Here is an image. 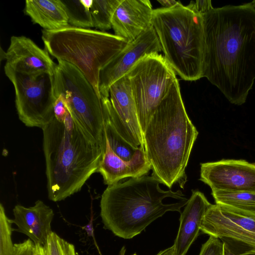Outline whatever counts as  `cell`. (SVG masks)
<instances>
[{
  "instance_id": "cell-1",
  "label": "cell",
  "mask_w": 255,
  "mask_h": 255,
  "mask_svg": "<svg viewBox=\"0 0 255 255\" xmlns=\"http://www.w3.org/2000/svg\"><path fill=\"white\" fill-rule=\"evenodd\" d=\"M202 15L203 77L231 103L242 105L255 80V8L251 2L228 5Z\"/></svg>"
},
{
  "instance_id": "cell-2",
  "label": "cell",
  "mask_w": 255,
  "mask_h": 255,
  "mask_svg": "<svg viewBox=\"0 0 255 255\" xmlns=\"http://www.w3.org/2000/svg\"><path fill=\"white\" fill-rule=\"evenodd\" d=\"M198 135L187 114L177 79L143 134L151 176L169 188L177 183L183 188L187 181L185 169Z\"/></svg>"
},
{
  "instance_id": "cell-3",
  "label": "cell",
  "mask_w": 255,
  "mask_h": 255,
  "mask_svg": "<svg viewBox=\"0 0 255 255\" xmlns=\"http://www.w3.org/2000/svg\"><path fill=\"white\" fill-rule=\"evenodd\" d=\"M49 199L60 201L80 191L97 172L106 149L90 137L71 112L42 129Z\"/></svg>"
},
{
  "instance_id": "cell-4",
  "label": "cell",
  "mask_w": 255,
  "mask_h": 255,
  "mask_svg": "<svg viewBox=\"0 0 255 255\" xmlns=\"http://www.w3.org/2000/svg\"><path fill=\"white\" fill-rule=\"evenodd\" d=\"M152 176L130 178L108 186L100 202L104 228L115 236L130 239L168 211H177L187 204L180 190L161 189Z\"/></svg>"
},
{
  "instance_id": "cell-5",
  "label": "cell",
  "mask_w": 255,
  "mask_h": 255,
  "mask_svg": "<svg viewBox=\"0 0 255 255\" xmlns=\"http://www.w3.org/2000/svg\"><path fill=\"white\" fill-rule=\"evenodd\" d=\"M153 26L164 57L185 81L203 77L205 38L203 15L184 6L153 9Z\"/></svg>"
},
{
  "instance_id": "cell-6",
  "label": "cell",
  "mask_w": 255,
  "mask_h": 255,
  "mask_svg": "<svg viewBox=\"0 0 255 255\" xmlns=\"http://www.w3.org/2000/svg\"><path fill=\"white\" fill-rule=\"evenodd\" d=\"M42 39L49 54L76 67L100 98L101 70L128 44L115 34L71 26L55 30L43 29Z\"/></svg>"
},
{
  "instance_id": "cell-7",
  "label": "cell",
  "mask_w": 255,
  "mask_h": 255,
  "mask_svg": "<svg viewBox=\"0 0 255 255\" xmlns=\"http://www.w3.org/2000/svg\"><path fill=\"white\" fill-rule=\"evenodd\" d=\"M55 95L62 94L70 112L83 130L106 148V118L101 98L76 67L59 60L54 74Z\"/></svg>"
},
{
  "instance_id": "cell-8",
  "label": "cell",
  "mask_w": 255,
  "mask_h": 255,
  "mask_svg": "<svg viewBox=\"0 0 255 255\" xmlns=\"http://www.w3.org/2000/svg\"><path fill=\"white\" fill-rule=\"evenodd\" d=\"M143 134L154 111L177 79L176 74L158 53L145 55L126 74Z\"/></svg>"
},
{
  "instance_id": "cell-9",
  "label": "cell",
  "mask_w": 255,
  "mask_h": 255,
  "mask_svg": "<svg viewBox=\"0 0 255 255\" xmlns=\"http://www.w3.org/2000/svg\"><path fill=\"white\" fill-rule=\"evenodd\" d=\"M4 70L14 87L19 120L27 127L42 129L55 117L54 75L22 73L5 66Z\"/></svg>"
},
{
  "instance_id": "cell-10",
  "label": "cell",
  "mask_w": 255,
  "mask_h": 255,
  "mask_svg": "<svg viewBox=\"0 0 255 255\" xmlns=\"http://www.w3.org/2000/svg\"><path fill=\"white\" fill-rule=\"evenodd\" d=\"M109 97L101 96V99L118 133L135 148L144 149L143 133L129 81L126 75L110 87Z\"/></svg>"
},
{
  "instance_id": "cell-11",
  "label": "cell",
  "mask_w": 255,
  "mask_h": 255,
  "mask_svg": "<svg viewBox=\"0 0 255 255\" xmlns=\"http://www.w3.org/2000/svg\"><path fill=\"white\" fill-rule=\"evenodd\" d=\"M200 165L199 180L212 191L255 193V163L243 159H222Z\"/></svg>"
},
{
  "instance_id": "cell-12",
  "label": "cell",
  "mask_w": 255,
  "mask_h": 255,
  "mask_svg": "<svg viewBox=\"0 0 255 255\" xmlns=\"http://www.w3.org/2000/svg\"><path fill=\"white\" fill-rule=\"evenodd\" d=\"M162 51L152 26L128 43L100 72L99 91L101 96L109 98L110 87L124 77L142 57Z\"/></svg>"
},
{
  "instance_id": "cell-13",
  "label": "cell",
  "mask_w": 255,
  "mask_h": 255,
  "mask_svg": "<svg viewBox=\"0 0 255 255\" xmlns=\"http://www.w3.org/2000/svg\"><path fill=\"white\" fill-rule=\"evenodd\" d=\"M200 231L220 239H229L255 250V219L241 215L217 205L206 212Z\"/></svg>"
},
{
  "instance_id": "cell-14",
  "label": "cell",
  "mask_w": 255,
  "mask_h": 255,
  "mask_svg": "<svg viewBox=\"0 0 255 255\" xmlns=\"http://www.w3.org/2000/svg\"><path fill=\"white\" fill-rule=\"evenodd\" d=\"M4 58V66L17 72L27 74L48 73L54 75L57 64L49 53L24 36H12Z\"/></svg>"
},
{
  "instance_id": "cell-15",
  "label": "cell",
  "mask_w": 255,
  "mask_h": 255,
  "mask_svg": "<svg viewBox=\"0 0 255 255\" xmlns=\"http://www.w3.org/2000/svg\"><path fill=\"white\" fill-rule=\"evenodd\" d=\"M153 10L148 0H122L112 20L114 34L132 41L152 26Z\"/></svg>"
},
{
  "instance_id": "cell-16",
  "label": "cell",
  "mask_w": 255,
  "mask_h": 255,
  "mask_svg": "<svg viewBox=\"0 0 255 255\" xmlns=\"http://www.w3.org/2000/svg\"><path fill=\"white\" fill-rule=\"evenodd\" d=\"M13 214L14 218L11 221L17 227L14 231L27 236L35 245L44 246L52 232L53 210L38 200L29 207L16 205Z\"/></svg>"
},
{
  "instance_id": "cell-17",
  "label": "cell",
  "mask_w": 255,
  "mask_h": 255,
  "mask_svg": "<svg viewBox=\"0 0 255 255\" xmlns=\"http://www.w3.org/2000/svg\"><path fill=\"white\" fill-rule=\"evenodd\" d=\"M192 192L180 213L179 227L173 245L174 255H186L198 237L203 218L211 205L203 193L197 190Z\"/></svg>"
},
{
  "instance_id": "cell-18",
  "label": "cell",
  "mask_w": 255,
  "mask_h": 255,
  "mask_svg": "<svg viewBox=\"0 0 255 255\" xmlns=\"http://www.w3.org/2000/svg\"><path fill=\"white\" fill-rule=\"evenodd\" d=\"M150 169L144 148H138L133 157L126 161L116 154L106 140V150L97 172L102 175L104 184L110 186L126 178L144 176Z\"/></svg>"
},
{
  "instance_id": "cell-19",
  "label": "cell",
  "mask_w": 255,
  "mask_h": 255,
  "mask_svg": "<svg viewBox=\"0 0 255 255\" xmlns=\"http://www.w3.org/2000/svg\"><path fill=\"white\" fill-rule=\"evenodd\" d=\"M24 12L44 30H55L70 26L61 0H27Z\"/></svg>"
},
{
  "instance_id": "cell-20",
  "label": "cell",
  "mask_w": 255,
  "mask_h": 255,
  "mask_svg": "<svg viewBox=\"0 0 255 255\" xmlns=\"http://www.w3.org/2000/svg\"><path fill=\"white\" fill-rule=\"evenodd\" d=\"M216 204L236 214L255 219V193L212 191Z\"/></svg>"
},
{
  "instance_id": "cell-21",
  "label": "cell",
  "mask_w": 255,
  "mask_h": 255,
  "mask_svg": "<svg viewBox=\"0 0 255 255\" xmlns=\"http://www.w3.org/2000/svg\"><path fill=\"white\" fill-rule=\"evenodd\" d=\"M71 26L90 28L94 27L90 8L93 0H61Z\"/></svg>"
},
{
  "instance_id": "cell-22",
  "label": "cell",
  "mask_w": 255,
  "mask_h": 255,
  "mask_svg": "<svg viewBox=\"0 0 255 255\" xmlns=\"http://www.w3.org/2000/svg\"><path fill=\"white\" fill-rule=\"evenodd\" d=\"M101 100L106 118V140L116 155L125 161H129L135 155L138 149L131 146L118 133L110 118L106 105L102 99Z\"/></svg>"
},
{
  "instance_id": "cell-23",
  "label": "cell",
  "mask_w": 255,
  "mask_h": 255,
  "mask_svg": "<svg viewBox=\"0 0 255 255\" xmlns=\"http://www.w3.org/2000/svg\"><path fill=\"white\" fill-rule=\"evenodd\" d=\"M122 0H93L90 8L94 27L102 31L112 28L113 14Z\"/></svg>"
},
{
  "instance_id": "cell-24",
  "label": "cell",
  "mask_w": 255,
  "mask_h": 255,
  "mask_svg": "<svg viewBox=\"0 0 255 255\" xmlns=\"http://www.w3.org/2000/svg\"><path fill=\"white\" fill-rule=\"evenodd\" d=\"M11 219L6 216L3 205L0 204V255H14L15 246L12 241L14 231Z\"/></svg>"
},
{
  "instance_id": "cell-25",
  "label": "cell",
  "mask_w": 255,
  "mask_h": 255,
  "mask_svg": "<svg viewBox=\"0 0 255 255\" xmlns=\"http://www.w3.org/2000/svg\"><path fill=\"white\" fill-rule=\"evenodd\" d=\"M45 255H77L74 246L52 232L43 246Z\"/></svg>"
},
{
  "instance_id": "cell-26",
  "label": "cell",
  "mask_w": 255,
  "mask_h": 255,
  "mask_svg": "<svg viewBox=\"0 0 255 255\" xmlns=\"http://www.w3.org/2000/svg\"><path fill=\"white\" fill-rule=\"evenodd\" d=\"M224 242L221 239L209 236L208 240L202 245L199 255H223Z\"/></svg>"
},
{
  "instance_id": "cell-27",
  "label": "cell",
  "mask_w": 255,
  "mask_h": 255,
  "mask_svg": "<svg viewBox=\"0 0 255 255\" xmlns=\"http://www.w3.org/2000/svg\"><path fill=\"white\" fill-rule=\"evenodd\" d=\"M55 97L54 105V116L58 121L63 123L70 111L67 102L62 94H58Z\"/></svg>"
},
{
  "instance_id": "cell-28",
  "label": "cell",
  "mask_w": 255,
  "mask_h": 255,
  "mask_svg": "<svg viewBox=\"0 0 255 255\" xmlns=\"http://www.w3.org/2000/svg\"><path fill=\"white\" fill-rule=\"evenodd\" d=\"M187 6L190 9L202 15L205 14L214 8L210 0L191 1Z\"/></svg>"
},
{
  "instance_id": "cell-29",
  "label": "cell",
  "mask_w": 255,
  "mask_h": 255,
  "mask_svg": "<svg viewBox=\"0 0 255 255\" xmlns=\"http://www.w3.org/2000/svg\"><path fill=\"white\" fill-rule=\"evenodd\" d=\"M14 255H33L35 244L29 239L21 243L15 244Z\"/></svg>"
},
{
  "instance_id": "cell-30",
  "label": "cell",
  "mask_w": 255,
  "mask_h": 255,
  "mask_svg": "<svg viewBox=\"0 0 255 255\" xmlns=\"http://www.w3.org/2000/svg\"><path fill=\"white\" fill-rule=\"evenodd\" d=\"M157 1L163 6V7L165 8L173 7L179 2V1H176L174 0H158Z\"/></svg>"
},
{
  "instance_id": "cell-31",
  "label": "cell",
  "mask_w": 255,
  "mask_h": 255,
  "mask_svg": "<svg viewBox=\"0 0 255 255\" xmlns=\"http://www.w3.org/2000/svg\"><path fill=\"white\" fill-rule=\"evenodd\" d=\"M156 255H174L173 246L160 251Z\"/></svg>"
},
{
  "instance_id": "cell-32",
  "label": "cell",
  "mask_w": 255,
  "mask_h": 255,
  "mask_svg": "<svg viewBox=\"0 0 255 255\" xmlns=\"http://www.w3.org/2000/svg\"><path fill=\"white\" fill-rule=\"evenodd\" d=\"M33 255H45L43 246L40 245H35Z\"/></svg>"
},
{
  "instance_id": "cell-33",
  "label": "cell",
  "mask_w": 255,
  "mask_h": 255,
  "mask_svg": "<svg viewBox=\"0 0 255 255\" xmlns=\"http://www.w3.org/2000/svg\"><path fill=\"white\" fill-rule=\"evenodd\" d=\"M223 255H238L234 253L229 247L227 243L224 242Z\"/></svg>"
},
{
  "instance_id": "cell-34",
  "label": "cell",
  "mask_w": 255,
  "mask_h": 255,
  "mask_svg": "<svg viewBox=\"0 0 255 255\" xmlns=\"http://www.w3.org/2000/svg\"><path fill=\"white\" fill-rule=\"evenodd\" d=\"M238 255H255V250H248Z\"/></svg>"
},
{
  "instance_id": "cell-35",
  "label": "cell",
  "mask_w": 255,
  "mask_h": 255,
  "mask_svg": "<svg viewBox=\"0 0 255 255\" xmlns=\"http://www.w3.org/2000/svg\"><path fill=\"white\" fill-rule=\"evenodd\" d=\"M251 3L254 6V7L255 8V0H254L252 2H251Z\"/></svg>"
},
{
  "instance_id": "cell-36",
  "label": "cell",
  "mask_w": 255,
  "mask_h": 255,
  "mask_svg": "<svg viewBox=\"0 0 255 255\" xmlns=\"http://www.w3.org/2000/svg\"><path fill=\"white\" fill-rule=\"evenodd\" d=\"M136 255L135 254H133V255Z\"/></svg>"
}]
</instances>
